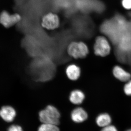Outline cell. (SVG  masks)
Listing matches in <instances>:
<instances>
[{
    "instance_id": "6da1fadb",
    "label": "cell",
    "mask_w": 131,
    "mask_h": 131,
    "mask_svg": "<svg viewBox=\"0 0 131 131\" xmlns=\"http://www.w3.org/2000/svg\"><path fill=\"white\" fill-rule=\"evenodd\" d=\"M38 58L35 59L31 64V70L35 78L40 81L49 80L54 73L52 64L47 58Z\"/></svg>"
},
{
    "instance_id": "7a4b0ae2",
    "label": "cell",
    "mask_w": 131,
    "mask_h": 131,
    "mask_svg": "<svg viewBox=\"0 0 131 131\" xmlns=\"http://www.w3.org/2000/svg\"><path fill=\"white\" fill-rule=\"evenodd\" d=\"M39 119L43 124L58 125L59 123L60 114L54 106L48 105L39 113Z\"/></svg>"
},
{
    "instance_id": "3957f363",
    "label": "cell",
    "mask_w": 131,
    "mask_h": 131,
    "mask_svg": "<svg viewBox=\"0 0 131 131\" xmlns=\"http://www.w3.org/2000/svg\"><path fill=\"white\" fill-rule=\"evenodd\" d=\"M67 50L69 55L75 59L84 58L89 52L87 45L82 42H71L68 46Z\"/></svg>"
},
{
    "instance_id": "277c9868",
    "label": "cell",
    "mask_w": 131,
    "mask_h": 131,
    "mask_svg": "<svg viewBox=\"0 0 131 131\" xmlns=\"http://www.w3.org/2000/svg\"><path fill=\"white\" fill-rule=\"evenodd\" d=\"M94 49L95 54L96 56L105 57L110 54L111 47L108 41L105 38L99 36L95 39Z\"/></svg>"
},
{
    "instance_id": "5b68a950",
    "label": "cell",
    "mask_w": 131,
    "mask_h": 131,
    "mask_svg": "<svg viewBox=\"0 0 131 131\" xmlns=\"http://www.w3.org/2000/svg\"><path fill=\"white\" fill-rule=\"evenodd\" d=\"M42 27L48 30H54L60 25V20L57 15L49 13L43 16L41 22Z\"/></svg>"
},
{
    "instance_id": "8992f818",
    "label": "cell",
    "mask_w": 131,
    "mask_h": 131,
    "mask_svg": "<svg viewBox=\"0 0 131 131\" xmlns=\"http://www.w3.org/2000/svg\"><path fill=\"white\" fill-rule=\"evenodd\" d=\"M21 19V16L18 14L10 15L5 11L3 12L0 15V22L6 28L14 25L20 21Z\"/></svg>"
},
{
    "instance_id": "52a82bcc",
    "label": "cell",
    "mask_w": 131,
    "mask_h": 131,
    "mask_svg": "<svg viewBox=\"0 0 131 131\" xmlns=\"http://www.w3.org/2000/svg\"><path fill=\"white\" fill-rule=\"evenodd\" d=\"M16 115L15 110L10 106L3 107L0 110V116L6 122H9L13 121Z\"/></svg>"
},
{
    "instance_id": "ba28073f",
    "label": "cell",
    "mask_w": 131,
    "mask_h": 131,
    "mask_svg": "<svg viewBox=\"0 0 131 131\" xmlns=\"http://www.w3.org/2000/svg\"><path fill=\"white\" fill-rule=\"evenodd\" d=\"M114 76L122 82H127L130 80V74L118 66H115L113 71Z\"/></svg>"
},
{
    "instance_id": "9c48e42d",
    "label": "cell",
    "mask_w": 131,
    "mask_h": 131,
    "mask_svg": "<svg viewBox=\"0 0 131 131\" xmlns=\"http://www.w3.org/2000/svg\"><path fill=\"white\" fill-rule=\"evenodd\" d=\"M88 115L86 112L82 107H77L72 111L71 118L76 123H81L87 119Z\"/></svg>"
},
{
    "instance_id": "30bf717a",
    "label": "cell",
    "mask_w": 131,
    "mask_h": 131,
    "mask_svg": "<svg viewBox=\"0 0 131 131\" xmlns=\"http://www.w3.org/2000/svg\"><path fill=\"white\" fill-rule=\"evenodd\" d=\"M66 73L67 77L72 81L77 80L81 75V71L80 67L75 64L68 66L66 69Z\"/></svg>"
},
{
    "instance_id": "8fae6325",
    "label": "cell",
    "mask_w": 131,
    "mask_h": 131,
    "mask_svg": "<svg viewBox=\"0 0 131 131\" xmlns=\"http://www.w3.org/2000/svg\"><path fill=\"white\" fill-rule=\"evenodd\" d=\"M85 98L84 93L79 90H73L70 93L69 96L70 101L75 105H80L82 103Z\"/></svg>"
},
{
    "instance_id": "7c38bea8",
    "label": "cell",
    "mask_w": 131,
    "mask_h": 131,
    "mask_svg": "<svg viewBox=\"0 0 131 131\" xmlns=\"http://www.w3.org/2000/svg\"><path fill=\"white\" fill-rule=\"evenodd\" d=\"M112 119L109 114L103 113L99 115L96 118V123L98 126L104 127L110 125Z\"/></svg>"
},
{
    "instance_id": "4fadbf2b",
    "label": "cell",
    "mask_w": 131,
    "mask_h": 131,
    "mask_svg": "<svg viewBox=\"0 0 131 131\" xmlns=\"http://www.w3.org/2000/svg\"><path fill=\"white\" fill-rule=\"evenodd\" d=\"M38 131H60L57 125L43 124L39 128Z\"/></svg>"
},
{
    "instance_id": "5bb4252c",
    "label": "cell",
    "mask_w": 131,
    "mask_h": 131,
    "mask_svg": "<svg viewBox=\"0 0 131 131\" xmlns=\"http://www.w3.org/2000/svg\"><path fill=\"white\" fill-rule=\"evenodd\" d=\"M124 91L127 95H131V80H130L127 83L124 87Z\"/></svg>"
},
{
    "instance_id": "9a60e30c",
    "label": "cell",
    "mask_w": 131,
    "mask_h": 131,
    "mask_svg": "<svg viewBox=\"0 0 131 131\" xmlns=\"http://www.w3.org/2000/svg\"><path fill=\"white\" fill-rule=\"evenodd\" d=\"M122 5L126 9H131V0H123Z\"/></svg>"
},
{
    "instance_id": "2e32d148",
    "label": "cell",
    "mask_w": 131,
    "mask_h": 131,
    "mask_svg": "<svg viewBox=\"0 0 131 131\" xmlns=\"http://www.w3.org/2000/svg\"><path fill=\"white\" fill-rule=\"evenodd\" d=\"M101 131H118L117 128L114 126L112 125H109L103 127Z\"/></svg>"
},
{
    "instance_id": "e0dca14e",
    "label": "cell",
    "mask_w": 131,
    "mask_h": 131,
    "mask_svg": "<svg viewBox=\"0 0 131 131\" xmlns=\"http://www.w3.org/2000/svg\"><path fill=\"white\" fill-rule=\"evenodd\" d=\"M8 131H23L21 127L18 125L11 126L8 129Z\"/></svg>"
},
{
    "instance_id": "ac0fdd59",
    "label": "cell",
    "mask_w": 131,
    "mask_h": 131,
    "mask_svg": "<svg viewBox=\"0 0 131 131\" xmlns=\"http://www.w3.org/2000/svg\"><path fill=\"white\" fill-rule=\"evenodd\" d=\"M126 131H131V129H129V130H127Z\"/></svg>"
}]
</instances>
